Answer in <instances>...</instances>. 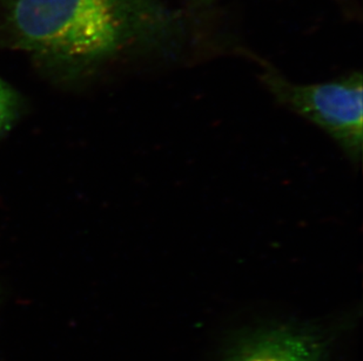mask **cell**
<instances>
[{
	"instance_id": "obj_1",
	"label": "cell",
	"mask_w": 363,
	"mask_h": 361,
	"mask_svg": "<svg viewBox=\"0 0 363 361\" xmlns=\"http://www.w3.org/2000/svg\"><path fill=\"white\" fill-rule=\"evenodd\" d=\"M4 24L13 47L73 72L158 40L172 21L158 0H6Z\"/></svg>"
},
{
	"instance_id": "obj_2",
	"label": "cell",
	"mask_w": 363,
	"mask_h": 361,
	"mask_svg": "<svg viewBox=\"0 0 363 361\" xmlns=\"http://www.w3.org/2000/svg\"><path fill=\"white\" fill-rule=\"evenodd\" d=\"M261 80L279 103L319 127L353 164H360L363 146V84L360 73L330 81L295 84L274 69Z\"/></svg>"
},
{
	"instance_id": "obj_3",
	"label": "cell",
	"mask_w": 363,
	"mask_h": 361,
	"mask_svg": "<svg viewBox=\"0 0 363 361\" xmlns=\"http://www.w3.org/2000/svg\"><path fill=\"white\" fill-rule=\"evenodd\" d=\"M221 361H330V348L315 327L264 325L234 338Z\"/></svg>"
},
{
	"instance_id": "obj_4",
	"label": "cell",
	"mask_w": 363,
	"mask_h": 361,
	"mask_svg": "<svg viewBox=\"0 0 363 361\" xmlns=\"http://www.w3.org/2000/svg\"><path fill=\"white\" fill-rule=\"evenodd\" d=\"M19 100L13 89L0 79V135L5 133L18 115Z\"/></svg>"
}]
</instances>
